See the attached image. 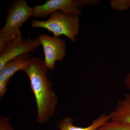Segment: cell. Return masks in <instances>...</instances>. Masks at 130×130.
Listing matches in <instances>:
<instances>
[{
	"label": "cell",
	"instance_id": "cell-13",
	"mask_svg": "<svg viewBox=\"0 0 130 130\" xmlns=\"http://www.w3.org/2000/svg\"><path fill=\"white\" fill-rule=\"evenodd\" d=\"M128 7L129 8H130V0H128Z\"/></svg>",
	"mask_w": 130,
	"mask_h": 130
},
{
	"label": "cell",
	"instance_id": "cell-4",
	"mask_svg": "<svg viewBox=\"0 0 130 130\" xmlns=\"http://www.w3.org/2000/svg\"><path fill=\"white\" fill-rule=\"evenodd\" d=\"M38 38L43 47L44 63L48 70H53L56 61H62L66 56V42L62 38L46 34H42Z\"/></svg>",
	"mask_w": 130,
	"mask_h": 130
},
{
	"label": "cell",
	"instance_id": "cell-5",
	"mask_svg": "<svg viewBox=\"0 0 130 130\" xmlns=\"http://www.w3.org/2000/svg\"><path fill=\"white\" fill-rule=\"evenodd\" d=\"M41 45L38 38L26 40L22 38L8 43L0 51V70L5 64L12 59L22 55L30 54Z\"/></svg>",
	"mask_w": 130,
	"mask_h": 130
},
{
	"label": "cell",
	"instance_id": "cell-2",
	"mask_svg": "<svg viewBox=\"0 0 130 130\" xmlns=\"http://www.w3.org/2000/svg\"><path fill=\"white\" fill-rule=\"evenodd\" d=\"M33 8L26 0H16L10 6L5 25L0 30V51L9 42L22 38L20 28L31 16Z\"/></svg>",
	"mask_w": 130,
	"mask_h": 130
},
{
	"label": "cell",
	"instance_id": "cell-1",
	"mask_svg": "<svg viewBox=\"0 0 130 130\" xmlns=\"http://www.w3.org/2000/svg\"><path fill=\"white\" fill-rule=\"evenodd\" d=\"M47 67L44 60L32 58L24 71L29 77L37 108V122L42 124L54 117L59 99L47 76Z\"/></svg>",
	"mask_w": 130,
	"mask_h": 130
},
{
	"label": "cell",
	"instance_id": "cell-10",
	"mask_svg": "<svg viewBox=\"0 0 130 130\" xmlns=\"http://www.w3.org/2000/svg\"><path fill=\"white\" fill-rule=\"evenodd\" d=\"M99 129L102 130H130V123L109 120Z\"/></svg>",
	"mask_w": 130,
	"mask_h": 130
},
{
	"label": "cell",
	"instance_id": "cell-11",
	"mask_svg": "<svg viewBox=\"0 0 130 130\" xmlns=\"http://www.w3.org/2000/svg\"><path fill=\"white\" fill-rule=\"evenodd\" d=\"M0 130H15L10 124L8 117L0 116Z\"/></svg>",
	"mask_w": 130,
	"mask_h": 130
},
{
	"label": "cell",
	"instance_id": "cell-8",
	"mask_svg": "<svg viewBox=\"0 0 130 130\" xmlns=\"http://www.w3.org/2000/svg\"><path fill=\"white\" fill-rule=\"evenodd\" d=\"M111 114H102L93 120L90 125L85 128L78 127L73 125V119L66 117L61 119L58 123L59 130H96L99 129L111 119Z\"/></svg>",
	"mask_w": 130,
	"mask_h": 130
},
{
	"label": "cell",
	"instance_id": "cell-12",
	"mask_svg": "<svg viewBox=\"0 0 130 130\" xmlns=\"http://www.w3.org/2000/svg\"><path fill=\"white\" fill-rule=\"evenodd\" d=\"M124 83L126 88L130 90V72L126 77L124 80Z\"/></svg>",
	"mask_w": 130,
	"mask_h": 130
},
{
	"label": "cell",
	"instance_id": "cell-3",
	"mask_svg": "<svg viewBox=\"0 0 130 130\" xmlns=\"http://www.w3.org/2000/svg\"><path fill=\"white\" fill-rule=\"evenodd\" d=\"M31 26L33 28L46 29L52 32L55 37L65 35L73 42L76 40V37L79 33L80 28L78 16L66 14L61 11L53 13L46 21L33 20Z\"/></svg>",
	"mask_w": 130,
	"mask_h": 130
},
{
	"label": "cell",
	"instance_id": "cell-9",
	"mask_svg": "<svg viewBox=\"0 0 130 130\" xmlns=\"http://www.w3.org/2000/svg\"><path fill=\"white\" fill-rule=\"evenodd\" d=\"M124 96V100L119 101L114 110L110 113V120L130 123V94Z\"/></svg>",
	"mask_w": 130,
	"mask_h": 130
},
{
	"label": "cell",
	"instance_id": "cell-7",
	"mask_svg": "<svg viewBox=\"0 0 130 130\" xmlns=\"http://www.w3.org/2000/svg\"><path fill=\"white\" fill-rule=\"evenodd\" d=\"M32 58L30 54L17 56L9 61L0 70V97L7 92L10 78L17 72L24 71Z\"/></svg>",
	"mask_w": 130,
	"mask_h": 130
},
{
	"label": "cell",
	"instance_id": "cell-6",
	"mask_svg": "<svg viewBox=\"0 0 130 130\" xmlns=\"http://www.w3.org/2000/svg\"><path fill=\"white\" fill-rule=\"evenodd\" d=\"M78 2V0H48L43 5H37L33 7L32 16L45 17L57 11L79 16L82 12Z\"/></svg>",
	"mask_w": 130,
	"mask_h": 130
},
{
	"label": "cell",
	"instance_id": "cell-14",
	"mask_svg": "<svg viewBox=\"0 0 130 130\" xmlns=\"http://www.w3.org/2000/svg\"><path fill=\"white\" fill-rule=\"evenodd\" d=\"M96 130H102L100 129H99H99H96Z\"/></svg>",
	"mask_w": 130,
	"mask_h": 130
}]
</instances>
